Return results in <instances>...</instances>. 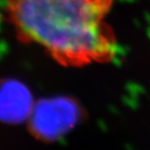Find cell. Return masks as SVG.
I'll list each match as a JSON object with an SVG mask.
<instances>
[{"label":"cell","instance_id":"obj_1","mask_svg":"<svg viewBox=\"0 0 150 150\" xmlns=\"http://www.w3.org/2000/svg\"><path fill=\"white\" fill-rule=\"evenodd\" d=\"M112 0H7L18 33L59 63L82 66L115 55L114 35L105 22Z\"/></svg>","mask_w":150,"mask_h":150}]
</instances>
